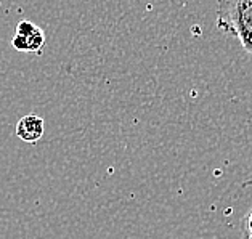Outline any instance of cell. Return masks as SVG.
Masks as SVG:
<instances>
[{"mask_svg":"<svg viewBox=\"0 0 252 239\" xmlns=\"http://www.w3.org/2000/svg\"><path fill=\"white\" fill-rule=\"evenodd\" d=\"M217 26L252 57V0H217Z\"/></svg>","mask_w":252,"mask_h":239,"instance_id":"1","label":"cell"},{"mask_svg":"<svg viewBox=\"0 0 252 239\" xmlns=\"http://www.w3.org/2000/svg\"><path fill=\"white\" fill-rule=\"evenodd\" d=\"M44 45H45V34L37 24H34L32 21H20L16 24L15 37L11 39V47L16 52L40 55Z\"/></svg>","mask_w":252,"mask_h":239,"instance_id":"2","label":"cell"},{"mask_svg":"<svg viewBox=\"0 0 252 239\" xmlns=\"http://www.w3.org/2000/svg\"><path fill=\"white\" fill-rule=\"evenodd\" d=\"M45 133V122L39 114H26L18 120L15 135L26 143H37Z\"/></svg>","mask_w":252,"mask_h":239,"instance_id":"3","label":"cell"},{"mask_svg":"<svg viewBox=\"0 0 252 239\" xmlns=\"http://www.w3.org/2000/svg\"><path fill=\"white\" fill-rule=\"evenodd\" d=\"M246 238L252 239V210L246 215Z\"/></svg>","mask_w":252,"mask_h":239,"instance_id":"4","label":"cell"},{"mask_svg":"<svg viewBox=\"0 0 252 239\" xmlns=\"http://www.w3.org/2000/svg\"><path fill=\"white\" fill-rule=\"evenodd\" d=\"M248 185H252V179H251V180H248V181L244 183V186H248Z\"/></svg>","mask_w":252,"mask_h":239,"instance_id":"5","label":"cell"},{"mask_svg":"<svg viewBox=\"0 0 252 239\" xmlns=\"http://www.w3.org/2000/svg\"><path fill=\"white\" fill-rule=\"evenodd\" d=\"M246 239H251V238H246Z\"/></svg>","mask_w":252,"mask_h":239,"instance_id":"6","label":"cell"}]
</instances>
